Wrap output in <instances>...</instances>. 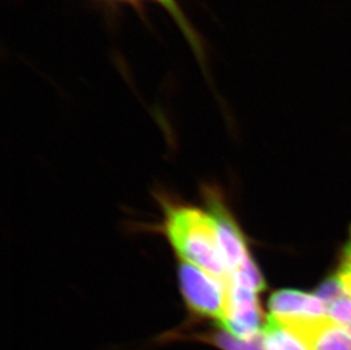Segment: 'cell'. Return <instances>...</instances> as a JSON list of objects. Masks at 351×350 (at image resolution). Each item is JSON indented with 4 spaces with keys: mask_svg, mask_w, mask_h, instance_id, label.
<instances>
[{
    "mask_svg": "<svg viewBox=\"0 0 351 350\" xmlns=\"http://www.w3.org/2000/svg\"><path fill=\"white\" fill-rule=\"evenodd\" d=\"M165 232L173 248L184 261L229 283L230 273L208 211L193 206H169L166 209Z\"/></svg>",
    "mask_w": 351,
    "mask_h": 350,
    "instance_id": "1",
    "label": "cell"
},
{
    "mask_svg": "<svg viewBox=\"0 0 351 350\" xmlns=\"http://www.w3.org/2000/svg\"><path fill=\"white\" fill-rule=\"evenodd\" d=\"M179 283L190 311L200 316L222 320L226 313L228 284L195 265H179Z\"/></svg>",
    "mask_w": 351,
    "mask_h": 350,
    "instance_id": "2",
    "label": "cell"
},
{
    "mask_svg": "<svg viewBox=\"0 0 351 350\" xmlns=\"http://www.w3.org/2000/svg\"><path fill=\"white\" fill-rule=\"evenodd\" d=\"M226 313L221 327L242 340H249L262 334L263 310L255 291L238 284L228 283Z\"/></svg>",
    "mask_w": 351,
    "mask_h": 350,
    "instance_id": "3",
    "label": "cell"
},
{
    "mask_svg": "<svg viewBox=\"0 0 351 350\" xmlns=\"http://www.w3.org/2000/svg\"><path fill=\"white\" fill-rule=\"evenodd\" d=\"M206 197L208 206L207 211L215 225L219 248L226 261L228 271L231 275L241 266L247 258L250 257L245 245V237L221 197L212 191H209Z\"/></svg>",
    "mask_w": 351,
    "mask_h": 350,
    "instance_id": "4",
    "label": "cell"
},
{
    "mask_svg": "<svg viewBox=\"0 0 351 350\" xmlns=\"http://www.w3.org/2000/svg\"><path fill=\"white\" fill-rule=\"evenodd\" d=\"M307 342L311 350H351V334L328 316L282 323Z\"/></svg>",
    "mask_w": 351,
    "mask_h": 350,
    "instance_id": "5",
    "label": "cell"
},
{
    "mask_svg": "<svg viewBox=\"0 0 351 350\" xmlns=\"http://www.w3.org/2000/svg\"><path fill=\"white\" fill-rule=\"evenodd\" d=\"M269 310L278 322L328 316L326 306L317 296L297 290L274 292L269 298Z\"/></svg>",
    "mask_w": 351,
    "mask_h": 350,
    "instance_id": "6",
    "label": "cell"
},
{
    "mask_svg": "<svg viewBox=\"0 0 351 350\" xmlns=\"http://www.w3.org/2000/svg\"><path fill=\"white\" fill-rule=\"evenodd\" d=\"M96 3H101L107 7L130 6L138 12H143V5L146 3H153L158 5L160 8L169 14L171 19L174 21L176 27L182 32L186 43H189L190 48L193 49V55L202 65V71L206 74L207 69V57H206L204 41L198 31L195 30L191 21L188 19L179 0H93Z\"/></svg>",
    "mask_w": 351,
    "mask_h": 350,
    "instance_id": "7",
    "label": "cell"
},
{
    "mask_svg": "<svg viewBox=\"0 0 351 350\" xmlns=\"http://www.w3.org/2000/svg\"><path fill=\"white\" fill-rule=\"evenodd\" d=\"M265 350H311L302 338L290 330L272 316L269 317L264 329Z\"/></svg>",
    "mask_w": 351,
    "mask_h": 350,
    "instance_id": "8",
    "label": "cell"
},
{
    "mask_svg": "<svg viewBox=\"0 0 351 350\" xmlns=\"http://www.w3.org/2000/svg\"><path fill=\"white\" fill-rule=\"evenodd\" d=\"M229 282L255 291L256 294L265 289V280L257 265L252 261V256L247 258L241 266L230 275Z\"/></svg>",
    "mask_w": 351,
    "mask_h": 350,
    "instance_id": "9",
    "label": "cell"
},
{
    "mask_svg": "<svg viewBox=\"0 0 351 350\" xmlns=\"http://www.w3.org/2000/svg\"><path fill=\"white\" fill-rule=\"evenodd\" d=\"M328 316L335 323L339 324L343 329H348L351 325V298L345 297L339 298L328 305Z\"/></svg>",
    "mask_w": 351,
    "mask_h": 350,
    "instance_id": "10",
    "label": "cell"
},
{
    "mask_svg": "<svg viewBox=\"0 0 351 350\" xmlns=\"http://www.w3.org/2000/svg\"><path fill=\"white\" fill-rule=\"evenodd\" d=\"M325 306L328 307V305L337 301L339 298L347 296L345 289L342 287L341 282L339 281L338 277H332L321 284V287L318 288L317 294H316ZM328 310V308H326Z\"/></svg>",
    "mask_w": 351,
    "mask_h": 350,
    "instance_id": "11",
    "label": "cell"
},
{
    "mask_svg": "<svg viewBox=\"0 0 351 350\" xmlns=\"http://www.w3.org/2000/svg\"><path fill=\"white\" fill-rule=\"evenodd\" d=\"M337 277L341 282L347 296L351 298V231L348 242L346 244L345 249L342 253L341 263H340Z\"/></svg>",
    "mask_w": 351,
    "mask_h": 350,
    "instance_id": "12",
    "label": "cell"
},
{
    "mask_svg": "<svg viewBox=\"0 0 351 350\" xmlns=\"http://www.w3.org/2000/svg\"><path fill=\"white\" fill-rule=\"evenodd\" d=\"M347 331H348L349 334H351V325L348 327V329H347Z\"/></svg>",
    "mask_w": 351,
    "mask_h": 350,
    "instance_id": "13",
    "label": "cell"
}]
</instances>
